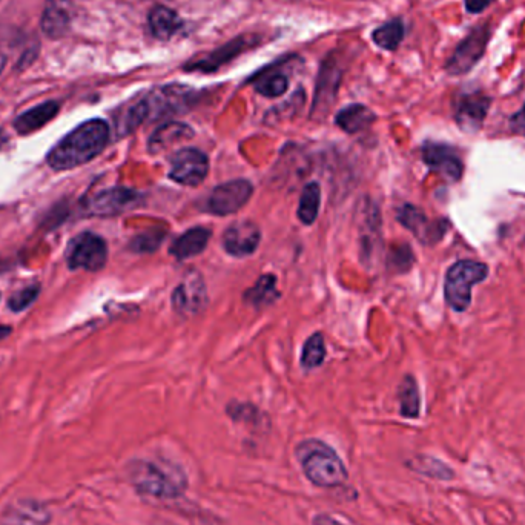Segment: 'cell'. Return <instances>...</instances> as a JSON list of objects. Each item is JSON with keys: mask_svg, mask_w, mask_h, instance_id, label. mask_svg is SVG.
I'll return each instance as SVG.
<instances>
[{"mask_svg": "<svg viewBox=\"0 0 525 525\" xmlns=\"http://www.w3.org/2000/svg\"><path fill=\"white\" fill-rule=\"evenodd\" d=\"M109 142L105 120L91 119L73 129L48 152L47 163L54 171L79 168L96 159Z\"/></svg>", "mask_w": 525, "mask_h": 525, "instance_id": "6da1fadb", "label": "cell"}, {"mask_svg": "<svg viewBox=\"0 0 525 525\" xmlns=\"http://www.w3.org/2000/svg\"><path fill=\"white\" fill-rule=\"evenodd\" d=\"M301 472L309 483L321 489H337L349 478L343 459L320 440H304L295 449Z\"/></svg>", "mask_w": 525, "mask_h": 525, "instance_id": "7a4b0ae2", "label": "cell"}, {"mask_svg": "<svg viewBox=\"0 0 525 525\" xmlns=\"http://www.w3.org/2000/svg\"><path fill=\"white\" fill-rule=\"evenodd\" d=\"M129 483L149 498L177 499L185 493L186 478L179 469L159 466L146 459H133L126 467Z\"/></svg>", "mask_w": 525, "mask_h": 525, "instance_id": "3957f363", "label": "cell"}, {"mask_svg": "<svg viewBox=\"0 0 525 525\" xmlns=\"http://www.w3.org/2000/svg\"><path fill=\"white\" fill-rule=\"evenodd\" d=\"M489 277V266L481 261L461 260L450 266L444 281V297L452 311L463 314L472 304V289Z\"/></svg>", "mask_w": 525, "mask_h": 525, "instance_id": "277c9868", "label": "cell"}, {"mask_svg": "<svg viewBox=\"0 0 525 525\" xmlns=\"http://www.w3.org/2000/svg\"><path fill=\"white\" fill-rule=\"evenodd\" d=\"M492 30L489 24H481L473 28L461 42L456 45L455 51L446 62L444 70L449 76H464L478 65L479 60L486 54Z\"/></svg>", "mask_w": 525, "mask_h": 525, "instance_id": "5b68a950", "label": "cell"}, {"mask_svg": "<svg viewBox=\"0 0 525 525\" xmlns=\"http://www.w3.org/2000/svg\"><path fill=\"white\" fill-rule=\"evenodd\" d=\"M65 258L71 271H102L108 260V246L100 235L82 232L68 243Z\"/></svg>", "mask_w": 525, "mask_h": 525, "instance_id": "8992f818", "label": "cell"}, {"mask_svg": "<svg viewBox=\"0 0 525 525\" xmlns=\"http://www.w3.org/2000/svg\"><path fill=\"white\" fill-rule=\"evenodd\" d=\"M492 106V97L483 91H464L453 100V117L464 133H478L486 122Z\"/></svg>", "mask_w": 525, "mask_h": 525, "instance_id": "52a82bcc", "label": "cell"}, {"mask_svg": "<svg viewBox=\"0 0 525 525\" xmlns=\"http://www.w3.org/2000/svg\"><path fill=\"white\" fill-rule=\"evenodd\" d=\"M398 222L418 238V242L426 246H435L449 232L450 222L446 218L427 217L424 211L413 205H404L398 209Z\"/></svg>", "mask_w": 525, "mask_h": 525, "instance_id": "ba28073f", "label": "cell"}, {"mask_svg": "<svg viewBox=\"0 0 525 525\" xmlns=\"http://www.w3.org/2000/svg\"><path fill=\"white\" fill-rule=\"evenodd\" d=\"M254 194V186L248 180H231L214 188L206 199L205 209L209 214L231 215L245 208Z\"/></svg>", "mask_w": 525, "mask_h": 525, "instance_id": "9c48e42d", "label": "cell"}, {"mask_svg": "<svg viewBox=\"0 0 525 525\" xmlns=\"http://www.w3.org/2000/svg\"><path fill=\"white\" fill-rule=\"evenodd\" d=\"M195 99H197V93L188 86H160L157 90L152 91L148 97H145L146 103H148L149 120L183 113L186 109L191 108Z\"/></svg>", "mask_w": 525, "mask_h": 525, "instance_id": "30bf717a", "label": "cell"}, {"mask_svg": "<svg viewBox=\"0 0 525 525\" xmlns=\"http://www.w3.org/2000/svg\"><path fill=\"white\" fill-rule=\"evenodd\" d=\"M142 195L133 189L109 188L85 200V212L93 217H114L140 205Z\"/></svg>", "mask_w": 525, "mask_h": 525, "instance_id": "8fae6325", "label": "cell"}, {"mask_svg": "<svg viewBox=\"0 0 525 525\" xmlns=\"http://www.w3.org/2000/svg\"><path fill=\"white\" fill-rule=\"evenodd\" d=\"M209 172V159L205 152L195 148L180 149L171 157L169 179L183 186H199Z\"/></svg>", "mask_w": 525, "mask_h": 525, "instance_id": "7c38bea8", "label": "cell"}, {"mask_svg": "<svg viewBox=\"0 0 525 525\" xmlns=\"http://www.w3.org/2000/svg\"><path fill=\"white\" fill-rule=\"evenodd\" d=\"M206 301V286L199 272H191L172 292V308L183 317H192L203 311Z\"/></svg>", "mask_w": 525, "mask_h": 525, "instance_id": "4fadbf2b", "label": "cell"}, {"mask_svg": "<svg viewBox=\"0 0 525 525\" xmlns=\"http://www.w3.org/2000/svg\"><path fill=\"white\" fill-rule=\"evenodd\" d=\"M424 163L432 171L446 177L450 182H459L464 174V163L452 146L444 143L426 142L421 148Z\"/></svg>", "mask_w": 525, "mask_h": 525, "instance_id": "5bb4252c", "label": "cell"}, {"mask_svg": "<svg viewBox=\"0 0 525 525\" xmlns=\"http://www.w3.org/2000/svg\"><path fill=\"white\" fill-rule=\"evenodd\" d=\"M51 521L53 515L47 504L33 498L10 502L0 516L2 525H50Z\"/></svg>", "mask_w": 525, "mask_h": 525, "instance_id": "9a60e30c", "label": "cell"}, {"mask_svg": "<svg viewBox=\"0 0 525 525\" xmlns=\"http://www.w3.org/2000/svg\"><path fill=\"white\" fill-rule=\"evenodd\" d=\"M257 40L252 36H240L232 39L231 42L226 43L223 47L217 48L215 51L206 54V56L200 57L199 60L185 65L186 71H200V73H214V71L220 70L223 65L234 60L235 57L248 51L249 48L254 47Z\"/></svg>", "mask_w": 525, "mask_h": 525, "instance_id": "2e32d148", "label": "cell"}, {"mask_svg": "<svg viewBox=\"0 0 525 525\" xmlns=\"http://www.w3.org/2000/svg\"><path fill=\"white\" fill-rule=\"evenodd\" d=\"M261 242V232L252 222L232 223L223 234V248L232 257H249L257 251Z\"/></svg>", "mask_w": 525, "mask_h": 525, "instance_id": "e0dca14e", "label": "cell"}, {"mask_svg": "<svg viewBox=\"0 0 525 525\" xmlns=\"http://www.w3.org/2000/svg\"><path fill=\"white\" fill-rule=\"evenodd\" d=\"M341 71L338 70L335 60H326L318 77L317 93H315L314 108H312V117L321 119L326 117L329 109L334 105L335 97L340 85Z\"/></svg>", "mask_w": 525, "mask_h": 525, "instance_id": "ac0fdd59", "label": "cell"}, {"mask_svg": "<svg viewBox=\"0 0 525 525\" xmlns=\"http://www.w3.org/2000/svg\"><path fill=\"white\" fill-rule=\"evenodd\" d=\"M73 0H48L43 11L42 31L50 39H60L70 30Z\"/></svg>", "mask_w": 525, "mask_h": 525, "instance_id": "d6986e66", "label": "cell"}, {"mask_svg": "<svg viewBox=\"0 0 525 525\" xmlns=\"http://www.w3.org/2000/svg\"><path fill=\"white\" fill-rule=\"evenodd\" d=\"M60 105L56 100L42 103V105L31 108L27 113L20 114L14 120V129L20 136H28V134L39 131L40 128L50 123L54 117L59 113Z\"/></svg>", "mask_w": 525, "mask_h": 525, "instance_id": "ffe728a7", "label": "cell"}, {"mask_svg": "<svg viewBox=\"0 0 525 525\" xmlns=\"http://www.w3.org/2000/svg\"><path fill=\"white\" fill-rule=\"evenodd\" d=\"M209 238H211V231L206 228H192L186 231L185 234L180 235L171 248L169 254L177 260H188V258L197 257L205 251L208 246Z\"/></svg>", "mask_w": 525, "mask_h": 525, "instance_id": "44dd1931", "label": "cell"}, {"mask_svg": "<svg viewBox=\"0 0 525 525\" xmlns=\"http://www.w3.org/2000/svg\"><path fill=\"white\" fill-rule=\"evenodd\" d=\"M148 25L149 31L156 39L169 40L182 30L183 20L171 8L159 5L149 13Z\"/></svg>", "mask_w": 525, "mask_h": 525, "instance_id": "7402d4cb", "label": "cell"}, {"mask_svg": "<svg viewBox=\"0 0 525 525\" xmlns=\"http://www.w3.org/2000/svg\"><path fill=\"white\" fill-rule=\"evenodd\" d=\"M192 136H194V131L186 123H165L157 129L156 133L152 134L148 149L151 154H159L163 149L169 148L174 143L182 142V140L191 139Z\"/></svg>", "mask_w": 525, "mask_h": 525, "instance_id": "603a6c76", "label": "cell"}, {"mask_svg": "<svg viewBox=\"0 0 525 525\" xmlns=\"http://www.w3.org/2000/svg\"><path fill=\"white\" fill-rule=\"evenodd\" d=\"M407 469L426 478L436 479V481H453L455 479V470L444 463L441 459L430 455H417L407 459Z\"/></svg>", "mask_w": 525, "mask_h": 525, "instance_id": "cb8c5ba5", "label": "cell"}, {"mask_svg": "<svg viewBox=\"0 0 525 525\" xmlns=\"http://www.w3.org/2000/svg\"><path fill=\"white\" fill-rule=\"evenodd\" d=\"M374 111L367 106L355 103V105L346 106L341 109L335 117V123L343 129L344 133L357 134L363 129L369 128L375 122Z\"/></svg>", "mask_w": 525, "mask_h": 525, "instance_id": "d4e9b609", "label": "cell"}, {"mask_svg": "<svg viewBox=\"0 0 525 525\" xmlns=\"http://www.w3.org/2000/svg\"><path fill=\"white\" fill-rule=\"evenodd\" d=\"M278 298L277 277L272 274L261 275L257 283L245 294V301L254 308H266Z\"/></svg>", "mask_w": 525, "mask_h": 525, "instance_id": "484cf974", "label": "cell"}, {"mask_svg": "<svg viewBox=\"0 0 525 525\" xmlns=\"http://www.w3.org/2000/svg\"><path fill=\"white\" fill-rule=\"evenodd\" d=\"M398 400H400L401 417L407 420H417L420 417L421 398L415 378L407 375L398 389Z\"/></svg>", "mask_w": 525, "mask_h": 525, "instance_id": "4316f807", "label": "cell"}, {"mask_svg": "<svg viewBox=\"0 0 525 525\" xmlns=\"http://www.w3.org/2000/svg\"><path fill=\"white\" fill-rule=\"evenodd\" d=\"M404 34H406V28H404L403 20L393 19L378 27L372 33V40L381 50L395 51L403 42Z\"/></svg>", "mask_w": 525, "mask_h": 525, "instance_id": "83f0119b", "label": "cell"}, {"mask_svg": "<svg viewBox=\"0 0 525 525\" xmlns=\"http://www.w3.org/2000/svg\"><path fill=\"white\" fill-rule=\"evenodd\" d=\"M149 120L148 103L145 99L129 105L117 119L116 129L119 137L126 136L136 131L143 122Z\"/></svg>", "mask_w": 525, "mask_h": 525, "instance_id": "f1b7e54d", "label": "cell"}, {"mask_svg": "<svg viewBox=\"0 0 525 525\" xmlns=\"http://www.w3.org/2000/svg\"><path fill=\"white\" fill-rule=\"evenodd\" d=\"M321 205V189L317 182L308 183L301 192L298 205V218L304 225H312L317 220Z\"/></svg>", "mask_w": 525, "mask_h": 525, "instance_id": "f546056e", "label": "cell"}, {"mask_svg": "<svg viewBox=\"0 0 525 525\" xmlns=\"http://www.w3.org/2000/svg\"><path fill=\"white\" fill-rule=\"evenodd\" d=\"M289 88V79L283 73L272 71V73L261 74L260 79L255 82V90L261 96L280 97L283 96Z\"/></svg>", "mask_w": 525, "mask_h": 525, "instance_id": "4dcf8cb0", "label": "cell"}, {"mask_svg": "<svg viewBox=\"0 0 525 525\" xmlns=\"http://www.w3.org/2000/svg\"><path fill=\"white\" fill-rule=\"evenodd\" d=\"M324 358H326V344H324L323 335H312L304 343L303 352H301V364H303L304 369H315V367L323 364Z\"/></svg>", "mask_w": 525, "mask_h": 525, "instance_id": "1f68e13d", "label": "cell"}, {"mask_svg": "<svg viewBox=\"0 0 525 525\" xmlns=\"http://www.w3.org/2000/svg\"><path fill=\"white\" fill-rule=\"evenodd\" d=\"M163 238H165V231H163V229H149V231L134 237L129 248L133 249L134 252H140V254L154 252L162 245Z\"/></svg>", "mask_w": 525, "mask_h": 525, "instance_id": "d6a6232c", "label": "cell"}, {"mask_svg": "<svg viewBox=\"0 0 525 525\" xmlns=\"http://www.w3.org/2000/svg\"><path fill=\"white\" fill-rule=\"evenodd\" d=\"M39 294V284H31V286L22 289V291L16 292V294L10 298V301H8V308H10L11 311L16 312V314H19V312L30 308L31 304L39 298Z\"/></svg>", "mask_w": 525, "mask_h": 525, "instance_id": "836d02e7", "label": "cell"}, {"mask_svg": "<svg viewBox=\"0 0 525 525\" xmlns=\"http://www.w3.org/2000/svg\"><path fill=\"white\" fill-rule=\"evenodd\" d=\"M390 266L395 271L404 272L409 271L413 265V254L412 249L409 246L401 245L398 248H393L390 251Z\"/></svg>", "mask_w": 525, "mask_h": 525, "instance_id": "e575fe53", "label": "cell"}, {"mask_svg": "<svg viewBox=\"0 0 525 525\" xmlns=\"http://www.w3.org/2000/svg\"><path fill=\"white\" fill-rule=\"evenodd\" d=\"M228 413L231 415L232 420L240 421V423H255L258 420L257 409L252 406L238 404V406H235V409L229 407Z\"/></svg>", "mask_w": 525, "mask_h": 525, "instance_id": "d590c367", "label": "cell"}, {"mask_svg": "<svg viewBox=\"0 0 525 525\" xmlns=\"http://www.w3.org/2000/svg\"><path fill=\"white\" fill-rule=\"evenodd\" d=\"M510 128L518 136L525 137V103L519 111L510 117Z\"/></svg>", "mask_w": 525, "mask_h": 525, "instance_id": "8d00e7d4", "label": "cell"}, {"mask_svg": "<svg viewBox=\"0 0 525 525\" xmlns=\"http://www.w3.org/2000/svg\"><path fill=\"white\" fill-rule=\"evenodd\" d=\"M492 2L493 0H464V7L470 14H479L489 8Z\"/></svg>", "mask_w": 525, "mask_h": 525, "instance_id": "74e56055", "label": "cell"}, {"mask_svg": "<svg viewBox=\"0 0 525 525\" xmlns=\"http://www.w3.org/2000/svg\"><path fill=\"white\" fill-rule=\"evenodd\" d=\"M312 524L314 525H344V524H341L340 521H337V519L332 518L331 515H324V513H321V515L315 516L314 521H312Z\"/></svg>", "mask_w": 525, "mask_h": 525, "instance_id": "f35d334b", "label": "cell"}, {"mask_svg": "<svg viewBox=\"0 0 525 525\" xmlns=\"http://www.w3.org/2000/svg\"><path fill=\"white\" fill-rule=\"evenodd\" d=\"M10 139H8V134L5 133L4 129L0 128V151L8 145Z\"/></svg>", "mask_w": 525, "mask_h": 525, "instance_id": "ab89813d", "label": "cell"}, {"mask_svg": "<svg viewBox=\"0 0 525 525\" xmlns=\"http://www.w3.org/2000/svg\"><path fill=\"white\" fill-rule=\"evenodd\" d=\"M5 67H7V56L0 54V74L4 73Z\"/></svg>", "mask_w": 525, "mask_h": 525, "instance_id": "60d3db41", "label": "cell"}, {"mask_svg": "<svg viewBox=\"0 0 525 525\" xmlns=\"http://www.w3.org/2000/svg\"><path fill=\"white\" fill-rule=\"evenodd\" d=\"M10 332V327L0 326V340H2V338L7 337V335L10 334Z\"/></svg>", "mask_w": 525, "mask_h": 525, "instance_id": "b9f144b4", "label": "cell"}, {"mask_svg": "<svg viewBox=\"0 0 525 525\" xmlns=\"http://www.w3.org/2000/svg\"><path fill=\"white\" fill-rule=\"evenodd\" d=\"M159 525H179V524H174V522H169V521H162V524H159Z\"/></svg>", "mask_w": 525, "mask_h": 525, "instance_id": "7bdbcfd3", "label": "cell"}]
</instances>
